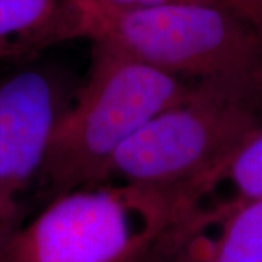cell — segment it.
<instances>
[{
    "label": "cell",
    "mask_w": 262,
    "mask_h": 262,
    "mask_svg": "<svg viewBox=\"0 0 262 262\" xmlns=\"http://www.w3.org/2000/svg\"><path fill=\"white\" fill-rule=\"evenodd\" d=\"M262 128V75L191 82L115 153L102 182L214 189L233 156Z\"/></svg>",
    "instance_id": "6da1fadb"
},
{
    "label": "cell",
    "mask_w": 262,
    "mask_h": 262,
    "mask_svg": "<svg viewBox=\"0 0 262 262\" xmlns=\"http://www.w3.org/2000/svg\"><path fill=\"white\" fill-rule=\"evenodd\" d=\"M200 203L195 188L106 182L48 201L0 241V262H149Z\"/></svg>",
    "instance_id": "7a4b0ae2"
},
{
    "label": "cell",
    "mask_w": 262,
    "mask_h": 262,
    "mask_svg": "<svg viewBox=\"0 0 262 262\" xmlns=\"http://www.w3.org/2000/svg\"><path fill=\"white\" fill-rule=\"evenodd\" d=\"M92 46L86 77L57 122L38 179L50 200L101 184L115 153L191 86L106 41Z\"/></svg>",
    "instance_id": "3957f363"
},
{
    "label": "cell",
    "mask_w": 262,
    "mask_h": 262,
    "mask_svg": "<svg viewBox=\"0 0 262 262\" xmlns=\"http://www.w3.org/2000/svg\"><path fill=\"white\" fill-rule=\"evenodd\" d=\"M86 38L184 80L262 75V32L220 5L172 3L106 10L79 0Z\"/></svg>",
    "instance_id": "277c9868"
},
{
    "label": "cell",
    "mask_w": 262,
    "mask_h": 262,
    "mask_svg": "<svg viewBox=\"0 0 262 262\" xmlns=\"http://www.w3.org/2000/svg\"><path fill=\"white\" fill-rule=\"evenodd\" d=\"M73 94L53 67L29 66L0 79V241L22 220L60 117Z\"/></svg>",
    "instance_id": "5b68a950"
},
{
    "label": "cell",
    "mask_w": 262,
    "mask_h": 262,
    "mask_svg": "<svg viewBox=\"0 0 262 262\" xmlns=\"http://www.w3.org/2000/svg\"><path fill=\"white\" fill-rule=\"evenodd\" d=\"M150 262H262V200L198 203Z\"/></svg>",
    "instance_id": "8992f818"
},
{
    "label": "cell",
    "mask_w": 262,
    "mask_h": 262,
    "mask_svg": "<svg viewBox=\"0 0 262 262\" xmlns=\"http://www.w3.org/2000/svg\"><path fill=\"white\" fill-rule=\"evenodd\" d=\"M86 38L79 0H0V53L19 58Z\"/></svg>",
    "instance_id": "52a82bcc"
},
{
    "label": "cell",
    "mask_w": 262,
    "mask_h": 262,
    "mask_svg": "<svg viewBox=\"0 0 262 262\" xmlns=\"http://www.w3.org/2000/svg\"><path fill=\"white\" fill-rule=\"evenodd\" d=\"M222 182H229L233 189L232 198H227L230 201L262 200V128L234 155L215 187Z\"/></svg>",
    "instance_id": "ba28073f"
},
{
    "label": "cell",
    "mask_w": 262,
    "mask_h": 262,
    "mask_svg": "<svg viewBox=\"0 0 262 262\" xmlns=\"http://www.w3.org/2000/svg\"><path fill=\"white\" fill-rule=\"evenodd\" d=\"M89 5L106 10H139L172 5V3H208L225 6L220 0H83ZM226 8V6H225Z\"/></svg>",
    "instance_id": "9c48e42d"
},
{
    "label": "cell",
    "mask_w": 262,
    "mask_h": 262,
    "mask_svg": "<svg viewBox=\"0 0 262 262\" xmlns=\"http://www.w3.org/2000/svg\"><path fill=\"white\" fill-rule=\"evenodd\" d=\"M227 9L251 22L262 32V0H220Z\"/></svg>",
    "instance_id": "30bf717a"
},
{
    "label": "cell",
    "mask_w": 262,
    "mask_h": 262,
    "mask_svg": "<svg viewBox=\"0 0 262 262\" xmlns=\"http://www.w3.org/2000/svg\"><path fill=\"white\" fill-rule=\"evenodd\" d=\"M0 60H6V58H5V56H3L2 53H0Z\"/></svg>",
    "instance_id": "8fae6325"
}]
</instances>
